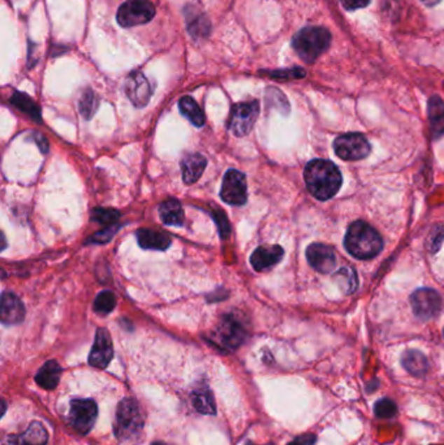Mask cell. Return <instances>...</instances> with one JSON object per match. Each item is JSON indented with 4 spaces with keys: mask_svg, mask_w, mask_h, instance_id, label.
I'll return each instance as SVG.
<instances>
[{
    "mask_svg": "<svg viewBox=\"0 0 444 445\" xmlns=\"http://www.w3.org/2000/svg\"><path fill=\"white\" fill-rule=\"evenodd\" d=\"M306 188L317 200H327L342 188V172L330 160L314 159L305 167Z\"/></svg>",
    "mask_w": 444,
    "mask_h": 445,
    "instance_id": "6da1fadb",
    "label": "cell"
},
{
    "mask_svg": "<svg viewBox=\"0 0 444 445\" xmlns=\"http://www.w3.org/2000/svg\"><path fill=\"white\" fill-rule=\"evenodd\" d=\"M344 246L354 258L366 261L380 254L383 249V240L374 228L359 220L352 223L348 228Z\"/></svg>",
    "mask_w": 444,
    "mask_h": 445,
    "instance_id": "7a4b0ae2",
    "label": "cell"
},
{
    "mask_svg": "<svg viewBox=\"0 0 444 445\" xmlns=\"http://www.w3.org/2000/svg\"><path fill=\"white\" fill-rule=\"evenodd\" d=\"M330 43L331 33L322 27H304L292 39V47L306 63L315 62L330 47Z\"/></svg>",
    "mask_w": 444,
    "mask_h": 445,
    "instance_id": "3957f363",
    "label": "cell"
},
{
    "mask_svg": "<svg viewBox=\"0 0 444 445\" xmlns=\"http://www.w3.org/2000/svg\"><path fill=\"white\" fill-rule=\"evenodd\" d=\"M144 417L137 401L127 397L121 400L116 409V419L113 432L119 441H130L139 437L144 428Z\"/></svg>",
    "mask_w": 444,
    "mask_h": 445,
    "instance_id": "277c9868",
    "label": "cell"
},
{
    "mask_svg": "<svg viewBox=\"0 0 444 445\" xmlns=\"http://www.w3.org/2000/svg\"><path fill=\"white\" fill-rule=\"evenodd\" d=\"M247 329L240 318L235 315H224L213 334L215 344L226 350H236L244 343Z\"/></svg>",
    "mask_w": 444,
    "mask_h": 445,
    "instance_id": "5b68a950",
    "label": "cell"
},
{
    "mask_svg": "<svg viewBox=\"0 0 444 445\" xmlns=\"http://www.w3.org/2000/svg\"><path fill=\"white\" fill-rule=\"evenodd\" d=\"M155 16V7L150 0H127L118 11V22L123 27L144 25Z\"/></svg>",
    "mask_w": 444,
    "mask_h": 445,
    "instance_id": "8992f818",
    "label": "cell"
},
{
    "mask_svg": "<svg viewBox=\"0 0 444 445\" xmlns=\"http://www.w3.org/2000/svg\"><path fill=\"white\" fill-rule=\"evenodd\" d=\"M333 150L342 160L356 162L370 154V144L361 133H347L333 141Z\"/></svg>",
    "mask_w": 444,
    "mask_h": 445,
    "instance_id": "52a82bcc",
    "label": "cell"
},
{
    "mask_svg": "<svg viewBox=\"0 0 444 445\" xmlns=\"http://www.w3.org/2000/svg\"><path fill=\"white\" fill-rule=\"evenodd\" d=\"M258 114L259 104L257 100L235 104L228 120V129L236 137L247 136L254 127Z\"/></svg>",
    "mask_w": 444,
    "mask_h": 445,
    "instance_id": "ba28073f",
    "label": "cell"
},
{
    "mask_svg": "<svg viewBox=\"0 0 444 445\" xmlns=\"http://www.w3.org/2000/svg\"><path fill=\"white\" fill-rule=\"evenodd\" d=\"M98 416V406L93 400L76 399L71 402L69 423L81 435H86L93 430Z\"/></svg>",
    "mask_w": 444,
    "mask_h": 445,
    "instance_id": "9c48e42d",
    "label": "cell"
},
{
    "mask_svg": "<svg viewBox=\"0 0 444 445\" xmlns=\"http://www.w3.org/2000/svg\"><path fill=\"white\" fill-rule=\"evenodd\" d=\"M223 202L231 206H242L248 200V185L244 173L230 170L224 174L221 189Z\"/></svg>",
    "mask_w": 444,
    "mask_h": 445,
    "instance_id": "30bf717a",
    "label": "cell"
},
{
    "mask_svg": "<svg viewBox=\"0 0 444 445\" xmlns=\"http://www.w3.org/2000/svg\"><path fill=\"white\" fill-rule=\"evenodd\" d=\"M410 305L416 317L424 320L435 318L443 308L442 297L438 292L429 288H422L410 296Z\"/></svg>",
    "mask_w": 444,
    "mask_h": 445,
    "instance_id": "8fae6325",
    "label": "cell"
},
{
    "mask_svg": "<svg viewBox=\"0 0 444 445\" xmlns=\"http://www.w3.org/2000/svg\"><path fill=\"white\" fill-rule=\"evenodd\" d=\"M113 358V345L111 336L106 328H98L95 334L92 352L89 355V364L97 369H106Z\"/></svg>",
    "mask_w": 444,
    "mask_h": 445,
    "instance_id": "7c38bea8",
    "label": "cell"
},
{
    "mask_svg": "<svg viewBox=\"0 0 444 445\" xmlns=\"http://www.w3.org/2000/svg\"><path fill=\"white\" fill-rule=\"evenodd\" d=\"M125 94L134 107L142 109L148 106L153 89L148 78L142 73L133 72L125 80Z\"/></svg>",
    "mask_w": 444,
    "mask_h": 445,
    "instance_id": "4fadbf2b",
    "label": "cell"
},
{
    "mask_svg": "<svg viewBox=\"0 0 444 445\" xmlns=\"http://www.w3.org/2000/svg\"><path fill=\"white\" fill-rule=\"evenodd\" d=\"M306 259L315 271L321 273H331L336 266L333 249L321 242H314L306 249Z\"/></svg>",
    "mask_w": 444,
    "mask_h": 445,
    "instance_id": "5bb4252c",
    "label": "cell"
},
{
    "mask_svg": "<svg viewBox=\"0 0 444 445\" xmlns=\"http://www.w3.org/2000/svg\"><path fill=\"white\" fill-rule=\"evenodd\" d=\"M47 441L46 427L41 422H33L24 432L6 437L3 445H46Z\"/></svg>",
    "mask_w": 444,
    "mask_h": 445,
    "instance_id": "9a60e30c",
    "label": "cell"
},
{
    "mask_svg": "<svg viewBox=\"0 0 444 445\" xmlns=\"http://www.w3.org/2000/svg\"><path fill=\"white\" fill-rule=\"evenodd\" d=\"M284 256L283 247L279 245L259 246L250 255V263L256 271H266L278 264Z\"/></svg>",
    "mask_w": 444,
    "mask_h": 445,
    "instance_id": "2e32d148",
    "label": "cell"
},
{
    "mask_svg": "<svg viewBox=\"0 0 444 445\" xmlns=\"http://www.w3.org/2000/svg\"><path fill=\"white\" fill-rule=\"evenodd\" d=\"M1 322L6 326L19 324L25 317V308L15 293L4 292L1 296Z\"/></svg>",
    "mask_w": 444,
    "mask_h": 445,
    "instance_id": "e0dca14e",
    "label": "cell"
},
{
    "mask_svg": "<svg viewBox=\"0 0 444 445\" xmlns=\"http://www.w3.org/2000/svg\"><path fill=\"white\" fill-rule=\"evenodd\" d=\"M139 246L148 250H167L171 246V237L165 232L148 228H139L136 231Z\"/></svg>",
    "mask_w": 444,
    "mask_h": 445,
    "instance_id": "ac0fdd59",
    "label": "cell"
},
{
    "mask_svg": "<svg viewBox=\"0 0 444 445\" xmlns=\"http://www.w3.org/2000/svg\"><path fill=\"white\" fill-rule=\"evenodd\" d=\"M206 165H207V160L202 154L195 153V154H188L184 156V159L181 160V171H183L184 182L190 185L198 182L204 173Z\"/></svg>",
    "mask_w": 444,
    "mask_h": 445,
    "instance_id": "d6986e66",
    "label": "cell"
},
{
    "mask_svg": "<svg viewBox=\"0 0 444 445\" xmlns=\"http://www.w3.org/2000/svg\"><path fill=\"white\" fill-rule=\"evenodd\" d=\"M427 114L433 138L436 139L444 135V102L440 97L434 95L429 100Z\"/></svg>",
    "mask_w": 444,
    "mask_h": 445,
    "instance_id": "ffe728a7",
    "label": "cell"
},
{
    "mask_svg": "<svg viewBox=\"0 0 444 445\" xmlns=\"http://www.w3.org/2000/svg\"><path fill=\"white\" fill-rule=\"evenodd\" d=\"M62 371L63 370H62L60 364H57L56 361L54 360L47 361L46 364L38 370L37 375H36V382L43 390H47V391L54 390L60 382Z\"/></svg>",
    "mask_w": 444,
    "mask_h": 445,
    "instance_id": "44dd1931",
    "label": "cell"
},
{
    "mask_svg": "<svg viewBox=\"0 0 444 445\" xmlns=\"http://www.w3.org/2000/svg\"><path fill=\"white\" fill-rule=\"evenodd\" d=\"M159 217L167 226H183L184 223V210L177 200L169 198L163 200L159 206Z\"/></svg>",
    "mask_w": 444,
    "mask_h": 445,
    "instance_id": "7402d4cb",
    "label": "cell"
},
{
    "mask_svg": "<svg viewBox=\"0 0 444 445\" xmlns=\"http://www.w3.org/2000/svg\"><path fill=\"white\" fill-rule=\"evenodd\" d=\"M401 364L413 376H424L429 370V361L424 353L416 349L407 350L401 357Z\"/></svg>",
    "mask_w": 444,
    "mask_h": 445,
    "instance_id": "603a6c76",
    "label": "cell"
},
{
    "mask_svg": "<svg viewBox=\"0 0 444 445\" xmlns=\"http://www.w3.org/2000/svg\"><path fill=\"white\" fill-rule=\"evenodd\" d=\"M186 25H188V32L190 33V36L195 39H201L206 38L210 33V21L204 16L202 12L200 11H186Z\"/></svg>",
    "mask_w": 444,
    "mask_h": 445,
    "instance_id": "cb8c5ba5",
    "label": "cell"
},
{
    "mask_svg": "<svg viewBox=\"0 0 444 445\" xmlns=\"http://www.w3.org/2000/svg\"><path fill=\"white\" fill-rule=\"evenodd\" d=\"M190 402L198 413L206 416L216 414V405L214 395L207 387H200L190 395Z\"/></svg>",
    "mask_w": 444,
    "mask_h": 445,
    "instance_id": "d4e9b609",
    "label": "cell"
},
{
    "mask_svg": "<svg viewBox=\"0 0 444 445\" xmlns=\"http://www.w3.org/2000/svg\"><path fill=\"white\" fill-rule=\"evenodd\" d=\"M180 112L195 127H204V114L192 97H183L179 100Z\"/></svg>",
    "mask_w": 444,
    "mask_h": 445,
    "instance_id": "484cf974",
    "label": "cell"
},
{
    "mask_svg": "<svg viewBox=\"0 0 444 445\" xmlns=\"http://www.w3.org/2000/svg\"><path fill=\"white\" fill-rule=\"evenodd\" d=\"M10 102L15 107H18L21 112L28 115L29 118L41 123V109L38 107L37 103L32 100L29 95H27L25 93L16 91L11 97Z\"/></svg>",
    "mask_w": 444,
    "mask_h": 445,
    "instance_id": "4316f807",
    "label": "cell"
},
{
    "mask_svg": "<svg viewBox=\"0 0 444 445\" xmlns=\"http://www.w3.org/2000/svg\"><path fill=\"white\" fill-rule=\"evenodd\" d=\"M98 106H99V100L97 94L92 89H86L83 91L78 102V109H80L81 116L85 120H90L93 118L94 114L98 109Z\"/></svg>",
    "mask_w": 444,
    "mask_h": 445,
    "instance_id": "83f0119b",
    "label": "cell"
},
{
    "mask_svg": "<svg viewBox=\"0 0 444 445\" xmlns=\"http://www.w3.org/2000/svg\"><path fill=\"white\" fill-rule=\"evenodd\" d=\"M116 306V297L110 291H103L95 297L94 301V311L102 315L110 314Z\"/></svg>",
    "mask_w": 444,
    "mask_h": 445,
    "instance_id": "f1b7e54d",
    "label": "cell"
},
{
    "mask_svg": "<svg viewBox=\"0 0 444 445\" xmlns=\"http://www.w3.org/2000/svg\"><path fill=\"white\" fill-rule=\"evenodd\" d=\"M120 212L112 209H94L92 211V220L106 227H111L120 219Z\"/></svg>",
    "mask_w": 444,
    "mask_h": 445,
    "instance_id": "f546056e",
    "label": "cell"
},
{
    "mask_svg": "<svg viewBox=\"0 0 444 445\" xmlns=\"http://www.w3.org/2000/svg\"><path fill=\"white\" fill-rule=\"evenodd\" d=\"M374 413L380 418H392V417H395L398 414V406L391 399L384 397V399H380V400L375 402Z\"/></svg>",
    "mask_w": 444,
    "mask_h": 445,
    "instance_id": "4dcf8cb0",
    "label": "cell"
},
{
    "mask_svg": "<svg viewBox=\"0 0 444 445\" xmlns=\"http://www.w3.org/2000/svg\"><path fill=\"white\" fill-rule=\"evenodd\" d=\"M336 278L339 279V285L342 287L345 293H352L357 287V278L356 273L351 268H342L336 273Z\"/></svg>",
    "mask_w": 444,
    "mask_h": 445,
    "instance_id": "1f68e13d",
    "label": "cell"
},
{
    "mask_svg": "<svg viewBox=\"0 0 444 445\" xmlns=\"http://www.w3.org/2000/svg\"><path fill=\"white\" fill-rule=\"evenodd\" d=\"M266 100L268 103L280 109V111H284L288 112L289 109V104H288V100H286V97L282 94V91H279L275 88H270L266 93Z\"/></svg>",
    "mask_w": 444,
    "mask_h": 445,
    "instance_id": "d6a6232c",
    "label": "cell"
},
{
    "mask_svg": "<svg viewBox=\"0 0 444 445\" xmlns=\"http://www.w3.org/2000/svg\"><path fill=\"white\" fill-rule=\"evenodd\" d=\"M213 218L216 223L218 231H219V236L222 240H227L228 237L231 236V226H230L227 215L223 212L222 210H216V211H214Z\"/></svg>",
    "mask_w": 444,
    "mask_h": 445,
    "instance_id": "836d02e7",
    "label": "cell"
},
{
    "mask_svg": "<svg viewBox=\"0 0 444 445\" xmlns=\"http://www.w3.org/2000/svg\"><path fill=\"white\" fill-rule=\"evenodd\" d=\"M120 226H111V227H106L103 231H99L98 233H95L92 237H89L85 244H106L109 241H111L112 237L115 236V233L118 232V229Z\"/></svg>",
    "mask_w": 444,
    "mask_h": 445,
    "instance_id": "e575fe53",
    "label": "cell"
},
{
    "mask_svg": "<svg viewBox=\"0 0 444 445\" xmlns=\"http://www.w3.org/2000/svg\"><path fill=\"white\" fill-rule=\"evenodd\" d=\"M270 77L279 80H292V78H303L305 77V71L303 68H292V69H280L268 72Z\"/></svg>",
    "mask_w": 444,
    "mask_h": 445,
    "instance_id": "d590c367",
    "label": "cell"
},
{
    "mask_svg": "<svg viewBox=\"0 0 444 445\" xmlns=\"http://www.w3.org/2000/svg\"><path fill=\"white\" fill-rule=\"evenodd\" d=\"M443 238L444 227L438 226V227H435L434 229L431 231V235H430V238H429V241H427V245H429V249H430L431 253H435V252L439 250Z\"/></svg>",
    "mask_w": 444,
    "mask_h": 445,
    "instance_id": "8d00e7d4",
    "label": "cell"
},
{
    "mask_svg": "<svg viewBox=\"0 0 444 445\" xmlns=\"http://www.w3.org/2000/svg\"><path fill=\"white\" fill-rule=\"evenodd\" d=\"M371 0H342V7L348 11L365 8L370 4Z\"/></svg>",
    "mask_w": 444,
    "mask_h": 445,
    "instance_id": "74e56055",
    "label": "cell"
},
{
    "mask_svg": "<svg viewBox=\"0 0 444 445\" xmlns=\"http://www.w3.org/2000/svg\"><path fill=\"white\" fill-rule=\"evenodd\" d=\"M315 441H317V437L312 434H307V435L297 437L288 445H315Z\"/></svg>",
    "mask_w": 444,
    "mask_h": 445,
    "instance_id": "f35d334b",
    "label": "cell"
},
{
    "mask_svg": "<svg viewBox=\"0 0 444 445\" xmlns=\"http://www.w3.org/2000/svg\"><path fill=\"white\" fill-rule=\"evenodd\" d=\"M36 142H37L38 147L42 153H47L48 151V141L46 139V137L42 136L41 133H34L33 135Z\"/></svg>",
    "mask_w": 444,
    "mask_h": 445,
    "instance_id": "ab89813d",
    "label": "cell"
},
{
    "mask_svg": "<svg viewBox=\"0 0 444 445\" xmlns=\"http://www.w3.org/2000/svg\"><path fill=\"white\" fill-rule=\"evenodd\" d=\"M427 7H434L435 4H438L440 0H421Z\"/></svg>",
    "mask_w": 444,
    "mask_h": 445,
    "instance_id": "60d3db41",
    "label": "cell"
},
{
    "mask_svg": "<svg viewBox=\"0 0 444 445\" xmlns=\"http://www.w3.org/2000/svg\"><path fill=\"white\" fill-rule=\"evenodd\" d=\"M151 445H169L167 444V443H163V441H157V443H153Z\"/></svg>",
    "mask_w": 444,
    "mask_h": 445,
    "instance_id": "b9f144b4",
    "label": "cell"
},
{
    "mask_svg": "<svg viewBox=\"0 0 444 445\" xmlns=\"http://www.w3.org/2000/svg\"><path fill=\"white\" fill-rule=\"evenodd\" d=\"M245 445H256V444H253V443H247V444Z\"/></svg>",
    "mask_w": 444,
    "mask_h": 445,
    "instance_id": "7bdbcfd3",
    "label": "cell"
},
{
    "mask_svg": "<svg viewBox=\"0 0 444 445\" xmlns=\"http://www.w3.org/2000/svg\"><path fill=\"white\" fill-rule=\"evenodd\" d=\"M431 445H444V444H431Z\"/></svg>",
    "mask_w": 444,
    "mask_h": 445,
    "instance_id": "ee69618b",
    "label": "cell"
},
{
    "mask_svg": "<svg viewBox=\"0 0 444 445\" xmlns=\"http://www.w3.org/2000/svg\"><path fill=\"white\" fill-rule=\"evenodd\" d=\"M443 334H444V331H443Z\"/></svg>",
    "mask_w": 444,
    "mask_h": 445,
    "instance_id": "f6af8a7d",
    "label": "cell"
}]
</instances>
